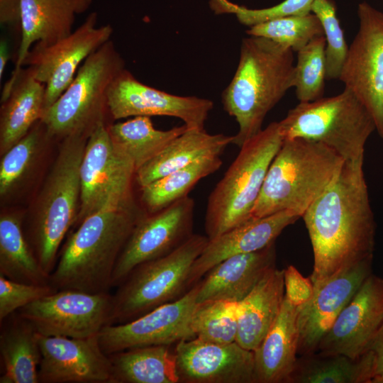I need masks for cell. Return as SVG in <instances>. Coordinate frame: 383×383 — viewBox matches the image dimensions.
<instances>
[{"label": "cell", "mask_w": 383, "mask_h": 383, "mask_svg": "<svg viewBox=\"0 0 383 383\" xmlns=\"http://www.w3.org/2000/svg\"><path fill=\"white\" fill-rule=\"evenodd\" d=\"M364 160L344 161L337 176L302 216L310 238L314 287L373 259L376 223Z\"/></svg>", "instance_id": "6da1fadb"}, {"label": "cell", "mask_w": 383, "mask_h": 383, "mask_svg": "<svg viewBox=\"0 0 383 383\" xmlns=\"http://www.w3.org/2000/svg\"><path fill=\"white\" fill-rule=\"evenodd\" d=\"M294 51L264 37L242 40L235 74L222 94L224 110L235 118L238 148L262 128L268 112L294 87Z\"/></svg>", "instance_id": "7a4b0ae2"}, {"label": "cell", "mask_w": 383, "mask_h": 383, "mask_svg": "<svg viewBox=\"0 0 383 383\" xmlns=\"http://www.w3.org/2000/svg\"><path fill=\"white\" fill-rule=\"evenodd\" d=\"M144 216L137 207L104 209L84 218L59 254L51 285L57 291L109 292L118 257Z\"/></svg>", "instance_id": "3957f363"}, {"label": "cell", "mask_w": 383, "mask_h": 383, "mask_svg": "<svg viewBox=\"0 0 383 383\" xmlns=\"http://www.w3.org/2000/svg\"><path fill=\"white\" fill-rule=\"evenodd\" d=\"M343 162L321 143L284 139L268 168L251 218L283 211L302 217L334 180Z\"/></svg>", "instance_id": "277c9868"}, {"label": "cell", "mask_w": 383, "mask_h": 383, "mask_svg": "<svg viewBox=\"0 0 383 383\" xmlns=\"http://www.w3.org/2000/svg\"><path fill=\"white\" fill-rule=\"evenodd\" d=\"M87 138L75 135L61 140L27 239L39 265L49 276L56 265L60 246L79 211L80 167Z\"/></svg>", "instance_id": "5b68a950"}, {"label": "cell", "mask_w": 383, "mask_h": 383, "mask_svg": "<svg viewBox=\"0 0 383 383\" xmlns=\"http://www.w3.org/2000/svg\"><path fill=\"white\" fill-rule=\"evenodd\" d=\"M283 140L279 122H272L242 145L208 198L205 231L209 240L251 218L268 168Z\"/></svg>", "instance_id": "8992f818"}, {"label": "cell", "mask_w": 383, "mask_h": 383, "mask_svg": "<svg viewBox=\"0 0 383 383\" xmlns=\"http://www.w3.org/2000/svg\"><path fill=\"white\" fill-rule=\"evenodd\" d=\"M124 69V60L111 40L92 52L69 87L43 112L40 121L48 137L62 140L75 135L89 136L99 122L104 121L109 126L106 116H111L108 90Z\"/></svg>", "instance_id": "52a82bcc"}, {"label": "cell", "mask_w": 383, "mask_h": 383, "mask_svg": "<svg viewBox=\"0 0 383 383\" xmlns=\"http://www.w3.org/2000/svg\"><path fill=\"white\" fill-rule=\"evenodd\" d=\"M279 125L283 139L321 143L347 162L364 160L365 143L376 131L367 109L346 88L333 96L299 102Z\"/></svg>", "instance_id": "ba28073f"}, {"label": "cell", "mask_w": 383, "mask_h": 383, "mask_svg": "<svg viewBox=\"0 0 383 383\" xmlns=\"http://www.w3.org/2000/svg\"><path fill=\"white\" fill-rule=\"evenodd\" d=\"M209 239L193 233L172 252L135 267L112 294L110 324H121L174 301L190 289L192 267Z\"/></svg>", "instance_id": "9c48e42d"}, {"label": "cell", "mask_w": 383, "mask_h": 383, "mask_svg": "<svg viewBox=\"0 0 383 383\" xmlns=\"http://www.w3.org/2000/svg\"><path fill=\"white\" fill-rule=\"evenodd\" d=\"M108 124L99 122L89 133L80 167L81 201L74 225L109 209L137 208L132 194L136 170L113 145Z\"/></svg>", "instance_id": "30bf717a"}, {"label": "cell", "mask_w": 383, "mask_h": 383, "mask_svg": "<svg viewBox=\"0 0 383 383\" xmlns=\"http://www.w3.org/2000/svg\"><path fill=\"white\" fill-rule=\"evenodd\" d=\"M357 16L359 30L338 79L367 109L383 140V12L362 1Z\"/></svg>", "instance_id": "8fae6325"}, {"label": "cell", "mask_w": 383, "mask_h": 383, "mask_svg": "<svg viewBox=\"0 0 383 383\" xmlns=\"http://www.w3.org/2000/svg\"><path fill=\"white\" fill-rule=\"evenodd\" d=\"M112 294L64 289L17 312L44 336L84 338L96 335L111 322Z\"/></svg>", "instance_id": "7c38bea8"}, {"label": "cell", "mask_w": 383, "mask_h": 383, "mask_svg": "<svg viewBox=\"0 0 383 383\" xmlns=\"http://www.w3.org/2000/svg\"><path fill=\"white\" fill-rule=\"evenodd\" d=\"M97 18L96 12L90 13L69 35L49 45L37 43L26 56L23 67H32L35 78L45 84L44 111L69 87L84 60L111 40L113 28L97 27Z\"/></svg>", "instance_id": "4fadbf2b"}, {"label": "cell", "mask_w": 383, "mask_h": 383, "mask_svg": "<svg viewBox=\"0 0 383 383\" xmlns=\"http://www.w3.org/2000/svg\"><path fill=\"white\" fill-rule=\"evenodd\" d=\"M194 201L189 196L164 209L144 216L135 225L116 265L112 287L137 266L163 257L192 234Z\"/></svg>", "instance_id": "5bb4252c"}, {"label": "cell", "mask_w": 383, "mask_h": 383, "mask_svg": "<svg viewBox=\"0 0 383 383\" xmlns=\"http://www.w3.org/2000/svg\"><path fill=\"white\" fill-rule=\"evenodd\" d=\"M198 282L178 299L121 324L104 326L98 335L106 355L129 348L167 345L192 339V318L196 306Z\"/></svg>", "instance_id": "9a60e30c"}, {"label": "cell", "mask_w": 383, "mask_h": 383, "mask_svg": "<svg viewBox=\"0 0 383 383\" xmlns=\"http://www.w3.org/2000/svg\"><path fill=\"white\" fill-rule=\"evenodd\" d=\"M107 104L113 120L166 116L181 119L189 129H204L213 107L207 99L174 95L144 84L126 68L110 85Z\"/></svg>", "instance_id": "2e32d148"}, {"label": "cell", "mask_w": 383, "mask_h": 383, "mask_svg": "<svg viewBox=\"0 0 383 383\" xmlns=\"http://www.w3.org/2000/svg\"><path fill=\"white\" fill-rule=\"evenodd\" d=\"M382 323L383 277L372 273L339 313L316 353L358 358L370 350Z\"/></svg>", "instance_id": "e0dca14e"}, {"label": "cell", "mask_w": 383, "mask_h": 383, "mask_svg": "<svg viewBox=\"0 0 383 383\" xmlns=\"http://www.w3.org/2000/svg\"><path fill=\"white\" fill-rule=\"evenodd\" d=\"M98 335L75 338L38 333L39 383H111V362Z\"/></svg>", "instance_id": "ac0fdd59"}, {"label": "cell", "mask_w": 383, "mask_h": 383, "mask_svg": "<svg viewBox=\"0 0 383 383\" xmlns=\"http://www.w3.org/2000/svg\"><path fill=\"white\" fill-rule=\"evenodd\" d=\"M179 383H254V353L237 342L182 340L174 349Z\"/></svg>", "instance_id": "d6986e66"}, {"label": "cell", "mask_w": 383, "mask_h": 383, "mask_svg": "<svg viewBox=\"0 0 383 383\" xmlns=\"http://www.w3.org/2000/svg\"><path fill=\"white\" fill-rule=\"evenodd\" d=\"M372 261H363L315 287L311 299L297 307L298 356L317 352L339 313L372 273Z\"/></svg>", "instance_id": "ffe728a7"}, {"label": "cell", "mask_w": 383, "mask_h": 383, "mask_svg": "<svg viewBox=\"0 0 383 383\" xmlns=\"http://www.w3.org/2000/svg\"><path fill=\"white\" fill-rule=\"evenodd\" d=\"M93 0H21V40L13 70L5 83L1 101L9 96L23 62L35 43L52 44L69 35L77 15L86 12Z\"/></svg>", "instance_id": "44dd1931"}, {"label": "cell", "mask_w": 383, "mask_h": 383, "mask_svg": "<svg viewBox=\"0 0 383 383\" xmlns=\"http://www.w3.org/2000/svg\"><path fill=\"white\" fill-rule=\"evenodd\" d=\"M300 217L291 211H283L248 221L209 240L194 261L189 274L191 289L214 265L231 255L262 250L274 243L288 226Z\"/></svg>", "instance_id": "7402d4cb"}, {"label": "cell", "mask_w": 383, "mask_h": 383, "mask_svg": "<svg viewBox=\"0 0 383 383\" xmlns=\"http://www.w3.org/2000/svg\"><path fill=\"white\" fill-rule=\"evenodd\" d=\"M275 262L274 243L257 251L226 257L198 282L196 303L212 300L240 301L275 267Z\"/></svg>", "instance_id": "603a6c76"}, {"label": "cell", "mask_w": 383, "mask_h": 383, "mask_svg": "<svg viewBox=\"0 0 383 383\" xmlns=\"http://www.w3.org/2000/svg\"><path fill=\"white\" fill-rule=\"evenodd\" d=\"M297 307L285 297L274 323L254 353V383H287L298 355Z\"/></svg>", "instance_id": "cb8c5ba5"}, {"label": "cell", "mask_w": 383, "mask_h": 383, "mask_svg": "<svg viewBox=\"0 0 383 383\" xmlns=\"http://www.w3.org/2000/svg\"><path fill=\"white\" fill-rule=\"evenodd\" d=\"M285 296L284 270L270 269L238 304L236 342L254 351L277 319Z\"/></svg>", "instance_id": "d4e9b609"}, {"label": "cell", "mask_w": 383, "mask_h": 383, "mask_svg": "<svg viewBox=\"0 0 383 383\" xmlns=\"http://www.w3.org/2000/svg\"><path fill=\"white\" fill-rule=\"evenodd\" d=\"M45 84L38 81L30 67H23L0 114V151L3 155L24 137L44 111Z\"/></svg>", "instance_id": "484cf974"}, {"label": "cell", "mask_w": 383, "mask_h": 383, "mask_svg": "<svg viewBox=\"0 0 383 383\" xmlns=\"http://www.w3.org/2000/svg\"><path fill=\"white\" fill-rule=\"evenodd\" d=\"M233 135L210 134L204 129L187 128L162 152L139 168L135 180L140 188L206 157L221 156Z\"/></svg>", "instance_id": "4316f807"}, {"label": "cell", "mask_w": 383, "mask_h": 383, "mask_svg": "<svg viewBox=\"0 0 383 383\" xmlns=\"http://www.w3.org/2000/svg\"><path fill=\"white\" fill-rule=\"evenodd\" d=\"M4 321L0 334L1 383H39L41 360L38 333L16 311ZM2 322V321H1Z\"/></svg>", "instance_id": "83f0119b"}, {"label": "cell", "mask_w": 383, "mask_h": 383, "mask_svg": "<svg viewBox=\"0 0 383 383\" xmlns=\"http://www.w3.org/2000/svg\"><path fill=\"white\" fill-rule=\"evenodd\" d=\"M375 370L371 350L356 359L314 353L297 357L287 383H372Z\"/></svg>", "instance_id": "f1b7e54d"}, {"label": "cell", "mask_w": 383, "mask_h": 383, "mask_svg": "<svg viewBox=\"0 0 383 383\" xmlns=\"http://www.w3.org/2000/svg\"><path fill=\"white\" fill-rule=\"evenodd\" d=\"M170 345L129 348L109 355L111 383H179Z\"/></svg>", "instance_id": "f546056e"}, {"label": "cell", "mask_w": 383, "mask_h": 383, "mask_svg": "<svg viewBox=\"0 0 383 383\" xmlns=\"http://www.w3.org/2000/svg\"><path fill=\"white\" fill-rule=\"evenodd\" d=\"M107 128L113 145L131 159L136 172L188 128L184 124L167 131L158 130L149 116H135Z\"/></svg>", "instance_id": "4dcf8cb0"}, {"label": "cell", "mask_w": 383, "mask_h": 383, "mask_svg": "<svg viewBox=\"0 0 383 383\" xmlns=\"http://www.w3.org/2000/svg\"><path fill=\"white\" fill-rule=\"evenodd\" d=\"M0 275L22 283L50 284L26 238L21 219L11 213L0 217Z\"/></svg>", "instance_id": "1f68e13d"}, {"label": "cell", "mask_w": 383, "mask_h": 383, "mask_svg": "<svg viewBox=\"0 0 383 383\" xmlns=\"http://www.w3.org/2000/svg\"><path fill=\"white\" fill-rule=\"evenodd\" d=\"M222 164L220 156L201 158L141 188V202L150 214L157 213L187 196L198 182Z\"/></svg>", "instance_id": "d6a6232c"}, {"label": "cell", "mask_w": 383, "mask_h": 383, "mask_svg": "<svg viewBox=\"0 0 383 383\" xmlns=\"http://www.w3.org/2000/svg\"><path fill=\"white\" fill-rule=\"evenodd\" d=\"M238 304L226 300L197 303L192 318L195 338L216 343L236 342Z\"/></svg>", "instance_id": "836d02e7"}, {"label": "cell", "mask_w": 383, "mask_h": 383, "mask_svg": "<svg viewBox=\"0 0 383 383\" xmlns=\"http://www.w3.org/2000/svg\"><path fill=\"white\" fill-rule=\"evenodd\" d=\"M326 40L324 35L312 39L297 52L294 88L299 102L323 97L326 79Z\"/></svg>", "instance_id": "e575fe53"}, {"label": "cell", "mask_w": 383, "mask_h": 383, "mask_svg": "<svg viewBox=\"0 0 383 383\" xmlns=\"http://www.w3.org/2000/svg\"><path fill=\"white\" fill-rule=\"evenodd\" d=\"M247 33L266 38L292 49L294 52L299 51L314 38L324 35L318 18L311 12L257 24L249 28Z\"/></svg>", "instance_id": "d590c367"}, {"label": "cell", "mask_w": 383, "mask_h": 383, "mask_svg": "<svg viewBox=\"0 0 383 383\" xmlns=\"http://www.w3.org/2000/svg\"><path fill=\"white\" fill-rule=\"evenodd\" d=\"M43 123L38 121L28 133L8 150L0 162V195L11 193L33 164L41 142L48 137Z\"/></svg>", "instance_id": "8d00e7d4"}, {"label": "cell", "mask_w": 383, "mask_h": 383, "mask_svg": "<svg viewBox=\"0 0 383 383\" xmlns=\"http://www.w3.org/2000/svg\"><path fill=\"white\" fill-rule=\"evenodd\" d=\"M311 13L318 18L326 40V79H338L348 47L336 15L335 3L332 0H313Z\"/></svg>", "instance_id": "74e56055"}, {"label": "cell", "mask_w": 383, "mask_h": 383, "mask_svg": "<svg viewBox=\"0 0 383 383\" xmlns=\"http://www.w3.org/2000/svg\"><path fill=\"white\" fill-rule=\"evenodd\" d=\"M313 0H284L268 8L249 9L229 0H210V6L216 13L234 14L238 21L249 28L271 20L305 15L311 12Z\"/></svg>", "instance_id": "f35d334b"}, {"label": "cell", "mask_w": 383, "mask_h": 383, "mask_svg": "<svg viewBox=\"0 0 383 383\" xmlns=\"http://www.w3.org/2000/svg\"><path fill=\"white\" fill-rule=\"evenodd\" d=\"M57 291L51 284L22 283L0 275V321L22 307Z\"/></svg>", "instance_id": "ab89813d"}, {"label": "cell", "mask_w": 383, "mask_h": 383, "mask_svg": "<svg viewBox=\"0 0 383 383\" xmlns=\"http://www.w3.org/2000/svg\"><path fill=\"white\" fill-rule=\"evenodd\" d=\"M286 299L299 307L309 301L313 293L314 285L310 277H304L293 265L284 269Z\"/></svg>", "instance_id": "60d3db41"}, {"label": "cell", "mask_w": 383, "mask_h": 383, "mask_svg": "<svg viewBox=\"0 0 383 383\" xmlns=\"http://www.w3.org/2000/svg\"><path fill=\"white\" fill-rule=\"evenodd\" d=\"M21 0H0V22L1 25L21 31Z\"/></svg>", "instance_id": "b9f144b4"}, {"label": "cell", "mask_w": 383, "mask_h": 383, "mask_svg": "<svg viewBox=\"0 0 383 383\" xmlns=\"http://www.w3.org/2000/svg\"><path fill=\"white\" fill-rule=\"evenodd\" d=\"M370 350L374 353L376 358V370L374 378L383 375V323L370 346Z\"/></svg>", "instance_id": "7bdbcfd3"}, {"label": "cell", "mask_w": 383, "mask_h": 383, "mask_svg": "<svg viewBox=\"0 0 383 383\" xmlns=\"http://www.w3.org/2000/svg\"><path fill=\"white\" fill-rule=\"evenodd\" d=\"M10 48L8 41L4 38L0 40V79L1 80L5 68L10 59Z\"/></svg>", "instance_id": "ee69618b"}, {"label": "cell", "mask_w": 383, "mask_h": 383, "mask_svg": "<svg viewBox=\"0 0 383 383\" xmlns=\"http://www.w3.org/2000/svg\"><path fill=\"white\" fill-rule=\"evenodd\" d=\"M377 383H383V375L379 376V377H377Z\"/></svg>", "instance_id": "f6af8a7d"}]
</instances>
